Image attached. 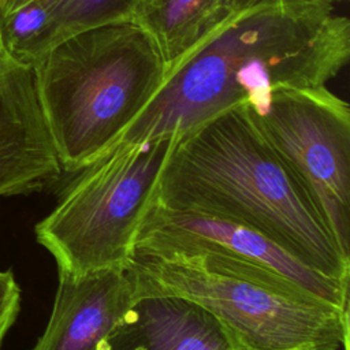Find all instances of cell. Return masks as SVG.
<instances>
[{
  "mask_svg": "<svg viewBox=\"0 0 350 350\" xmlns=\"http://www.w3.org/2000/svg\"><path fill=\"white\" fill-rule=\"evenodd\" d=\"M246 108L350 258L349 104L319 86L278 90L261 107Z\"/></svg>",
  "mask_w": 350,
  "mask_h": 350,
  "instance_id": "cell-6",
  "label": "cell"
},
{
  "mask_svg": "<svg viewBox=\"0 0 350 350\" xmlns=\"http://www.w3.org/2000/svg\"><path fill=\"white\" fill-rule=\"evenodd\" d=\"M349 57L350 22L331 3L245 10L170 70L116 145L185 134L235 107L258 108L278 90L327 86Z\"/></svg>",
  "mask_w": 350,
  "mask_h": 350,
  "instance_id": "cell-1",
  "label": "cell"
},
{
  "mask_svg": "<svg viewBox=\"0 0 350 350\" xmlns=\"http://www.w3.org/2000/svg\"><path fill=\"white\" fill-rule=\"evenodd\" d=\"M60 174L33 68L15 59L0 37V197L40 190Z\"/></svg>",
  "mask_w": 350,
  "mask_h": 350,
  "instance_id": "cell-8",
  "label": "cell"
},
{
  "mask_svg": "<svg viewBox=\"0 0 350 350\" xmlns=\"http://www.w3.org/2000/svg\"><path fill=\"white\" fill-rule=\"evenodd\" d=\"M156 202L245 224L309 268L350 286V258L246 105L176 137Z\"/></svg>",
  "mask_w": 350,
  "mask_h": 350,
  "instance_id": "cell-2",
  "label": "cell"
},
{
  "mask_svg": "<svg viewBox=\"0 0 350 350\" xmlns=\"http://www.w3.org/2000/svg\"><path fill=\"white\" fill-rule=\"evenodd\" d=\"M144 0H0V14L22 8L36 30L37 53L42 57L64 38L83 30L134 19Z\"/></svg>",
  "mask_w": 350,
  "mask_h": 350,
  "instance_id": "cell-12",
  "label": "cell"
},
{
  "mask_svg": "<svg viewBox=\"0 0 350 350\" xmlns=\"http://www.w3.org/2000/svg\"><path fill=\"white\" fill-rule=\"evenodd\" d=\"M134 298L186 297L215 314L242 350H349V309L268 269L212 253L135 250Z\"/></svg>",
  "mask_w": 350,
  "mask_h": 350,
  "instance_id": "cell-4",
  "label": "cell"
},
{
  "mask_svg": "<svg viewBox=\"0 0 350 350\" xmlns=\"http://www.w3.org/2000/svg\"><path fill=\"white\" fill-rule=\"evenodd\" d=\"M134 19L171 70L228 18L221 0H144Z\"/></svg>",
  "mask_w": 350,
  "mask_h": 350,
  "instance_id": "cell-11",
  "label": "cell"
},
{
  "mask_svg": "<svg viewBox=\"0 0 350 350\" xmlns=\"http://www.w3.org/2000/svg\"><path fill=\"white\" fill-rule=\"evenodd\" d=\"M280 1H290V0H221V10L226 18H230L249 8L280 3Z\"/></svg>",
  "mask_w": 350,
  "mask_h": 350,
  "instance_id": "cell-14",
  "label": "cell"
},
{
  "mask_svg": "<svg viewBox=\"0 0 350 350\" xmlns=\"http://www.w3.org/2000/svg\"><path fill=\"white\" fill-rule=\"evenodd\" d=\"M31 68L62 171L74 174L116 145L170 72L135 19L70 36Z\"/></svg>",
  "mask_w": 350,
  "mask_h": 350,
  "instance_id": "cell-3",
  "label": "cell"
},
{
  "mask_svg": "<svg viewBox=\"0 0 350 350\" xmlns=\"http://www.w3.org/2000/svg\"><path fill=\"white\" fill-rule=\"evenodd\" d=\"M21 308V288L12 271H0V346L16 320Z\"/></svg>",
  "mask_w": 350,
  "mask_h": 350,
  "instance_id": "cell-13",
  "label": "cell"
},
{
  "mask_svg": "<svg viewBox=\"0 0 350 350\" xmlns=\"http://www.w3.org/2000/svg\"><path fill=\"white\" fill-rule=\"evenodd\" d=\"M176 137L119 144L75 172L34 228L57 271L82 276L127 265Z\"/></svg>",
  "mask_w": 350,
  "mask_h": 350,
  "instance_id": "cell-5",
  "label": "cell"
},
{
  "mask_svg": "<svg viewBox=\"0 0 350 350\" xmlns=\"http://www.w3.org/2000/svg\"><path fill=\"white\" fill-rule=\"evenodd\" d=\"M57 273L51 317L31 350H98L134 301L126 269Z\"/></svg>",
  "mask_w": 350,
  "mask_h": 350,
  "instance_id": "cell-9",
  "label": "cell"
},
{
  "mask_svg": "<svg viewBox=\"0 0 350 350\" xmlns=\"http://www.w3.org/2000/svg\"><path fill=\"white\" fill-rule=\"evenodd\" d=\"M135 250L219 254L275 272L349 309L350 286L309 268L261 232L226 217L174 211L154 201L142 221Z\"/></svg>",
  "mask_w": 350,
  "mask_h": 350,
  "instance_id": "cell-7",
  "label": "cell"
},
{
  "mask_svg": "<svg viewBox=\"0 0 350 350\" xmlns=\"http://www.w3.org/2000/svg\"><path fill=\"white\" fill-rule=\"evenodd\" d=\"M98 350H242L202 305L180 295L134 298Z\"/></svg>",
  "mask_w": 350,
  "mask_h": 350,
  "instance_id": "cell-10",
  "label": "cell"
}]
</instances>
